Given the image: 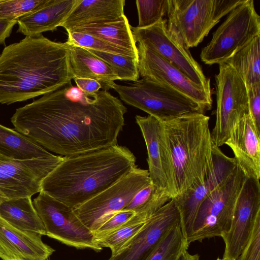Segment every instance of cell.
Here are the masks:
<instances>
[{
  "mask_svg": "<svg viewBox=\"0 0 260 260\" xmlns=\"http://www.w3.org/2000/svg\"><path fill=\"white\" fill-rule=\"evenodd\" d=\"M126 112L107 90L88 95L70 82L17 109L11 121L17 132L64 157L117 144Z\"/></svg>",
  "mask_w": 260,
  "mask_h": 260,
  "instance_id": "6da1fadb",
  "label": "cell"
},
{
  "mask_svg": "<svg viewBox=\"0 0 260 260\" xmlns=\"http://www.w3.org/2000/svg\"><path fill=\"white\" fill-rule=\"evenodd\" d=\"M71 47L42 34L6 46L0 54V104L43 95L71 82Z\"/></svg>",
  "mask_w": 260,
  "mask_h": 260,
  "instance_id": "7a4b0ae2",
  "label": "cell"
},
{
  "mask_svg": "<svg viewBox=\"0 0 260 260\" xmlns=\"http://www.w3.org/2000/svg\"><path fill=\"white\" fill-rule=\"evenodd\" d=\"M118 144L63 157L43 181L41 191L75 209L121 179L137 166Z\"/></svg>",
  "mask_w": 260,
  "mask_h": 260,
  "instance_id": "3957f363",
  "label": "cell"
},
{
  "mask_svg": "<svg viewBox=\"0 0 260 260\" xmlns=\"http://www.w3.org/2000/svg\"><path fill=\"white\" fill-rule=\"evenodd\" d=\"M209 119L193 112L159 121L162 167L172 199L202 180L212 166Z\"/></svg>",
  "mask_w": 260,
  "mask_h": 260,
  "instance_id": "277c9868",
  "label": "cell"
},
{
  "mask_svg": "<svg viewBox=\"0 0 260 260\" xmlns=\"http://www.w3.org/2000/svg\"><path fill=\"white\" fill-rule=\"evenodd\" d=\"M245 0H168V27L187 48L197 46L224 16Z\"/></svg>",
  "mask_w": 260,
  "mask_h": 260,
  "instance_id": "5b68a950",
  "label": "cell"
},
{
  "mask_svg": "<svg viewBox=\"0 0 260 260\" xmlns=\"http://www.w3.org/2000/svg\"><path fill=\"white\" fill-rule=\"evenodd\" d=\"M110 88L127 104L138 108L160 121H166L193 112L204 113L197 103L164 85L147 78L127 85L113 83Z\"/></svg>",
  "mask_w": 260,
  "mask_h": 260,
  "instance_id": "8992f818",
  "label": "cell"
},
{
  "mask_svg": "<svg viewBox=\"0 0 260 260\" xmlns=\"http://www.w3.org/2000/svg\"><path fill=\"white\" fill-rule=\"evenodd\" d=\"M247 177L237 163L231 175L201 204L187 241L221 237L230 229L235 204Z\"/></svg>",
  "mask_w": 260,
  "mask_h": 260,
  "instance_id": "52a82bcc",
  "label": "cell"
},
{
  "mask_svg": "<svg viewBox=\"0 0 260 260\" xmlns=\"http://www.w3.org/2000/svg\"><path fill=\"white\" fill-rule=\"evenodd\" d=\"M260 36V16L253 0H245L229 14L202 48L200 58L205 64L224 63L234 53Z\"/></svg>",
  "mask_w": 260,
  "mask_h": 260,
  "instance_id": "ba28073f",
  "label": "cell"
},
{
  "mask_svg": "<svg viewBox=\"0 0 260 260\" xmlns=\"http://www.w3.org/2000/svg\"><path fill=\"white\" fill-rule=\"evenodd\" d=\"M46 236L77 249H103L94 240L93 233L77 216L74 209L41 191L33 201Z\"/></svg>",
  "mask_w": 260,
  "mask_h": 260,
  "instance_id": "9c48e42d",
  "label": "cell"
},
{
  "mask_svg": "<svg viewBox=\"0 0 260 260\" xmlns=\"http://www.w3.org/2000/svg\"><path fill=\"white\" fill-rule=\"evenodd\" d=\"M151 181L148 171L136 166L118 181L74 210L93 234L114 213L125 209L134 196Z\"/></svg>",
  "mask_w": 260,
  "mask_h": 260,
  "instance_id": "30bf717a",
  "label": "cell"
},
{
  "mask_svg": "<svg viewBox=\"0 0 260 260\" xmlns=\"http://www.w3.org/2000/svg\"><path fill=\"white\" fill-rule=\"evenodd\" d=\"M131 30L136 43L163 57L194 83L212 94L210 79L204 75L189 49L169 29L167 19L163 18L146 28L131 26Z\"/></svg>",
  "mask_w": 260,
  "mask_h": 260,
  "instance_id": "8fae6325",
  "label": "cell"
},
{
  "mask_svg": "<svg viewBox=\"0 0 260 260\" xmlns=\"http://www.w3.org/2000/svg\"><path fill=\"white\" fill-rule=\"evenodd\" d=\"M216 121L211 132L213 144H225L239 121L249 111L246 86L237 72L224 62L219 64L215 75Z\"/></svg>",
  "mask_w": 260,
  "mask_h": 260,
  "instance_id": "7c38bea8",
  "label": "cell"
},
{
  "mask_svg": "<svg viewBox=\"0 0 260 260\" xmlns=\"http://www.w3.org/2000/svg\"><path fill=\"white\" fill-rule=\"evenodd\" d=\"M63 159V156L54 154L28 159L0 155V204L40 192L43 180Z\"/></svg>",
  "mask_w": 260,
  "mask_h": 260,
  "instance_id": "4fadbf2b",
  "label": "cell"
},
{
  "mask_svg": "<svg viewBox=\"0 0 260 260\" xmlns=\"http://www.w3.org/2000/svg\"><path fill=\"white\" fill-rule=\"evenodd\" d=\"M213 165L203 179L193 184L183 193L172 199L179 211L181 231L187 241L192 230L198 210L203 201L224 181L237 165L234 157L224 154L212 145Z\"/></svg>",
  "mask_w": 260,
  "mask_h": 260,
  "instance_id": "5bb4252c",
  "label": "cell"
},
{
  "mask_svg": "<svg viewBox=\"0 0 260 260\" xmlns=\"http://www.w3.org/2000/svg\"><path fill=\"white\" fill-rule=\"evenodd\" d=\"M138 71L145 78L167 86L199 104L205 111L212 106V94L191 81L175 66L155 52L138 44Z\"/></svg>",
  "mask_w": 260,
  "mask_h": 260,
  "instance_id": "9a60e30c",
  "label": "cell"
},
{
  "mask_svg": "<svg viewBox=\"0 0 260 260\" xmlns=\"http://www.w3.org/2000/svg\"><path fill=\"white\" fill-rule=\"evenodd\" d=\"M259 215V180L247 177L235 204L230 228L221 236L225 243L222 259H237L246 244Z\"/></svg>",
  "mask_w": 260,
  "mask_h": 260,
  "instance_id": "2e32d148",
  "label": "cell"
},
{
  "mask_svg": "<svg viewBox=\"0 0 260 260\" xmlns=\"http://www.w3.org/2000/svg\"><path fill=\"white\" fill-rule=\"evenodd\" d=\"M180 220L179 211L172 199L147 221L122 250L106 260H146L164 235Z\"/></svg>",
  "mask_w": 260,
  "mask_h": 260,
  "instance_id": "e0dca14e",
  "label": "cell"
},
{
  "mask_svg": "<svg viewBox=\"0 0 260 260\" xmlns=\"http://www.w3.org/2000/svg\"><path fill=\"white\" fill-rule=\"evenodd\" d=\"M238 164L248 178L260 179V130L250 111L233 128L225 142Z\"/></svg>",
  "mask_w": 260,
  "mask_h": 260,
  "instance_id": "ac0fdd59",
  "label": "cell"
},
{
  "mask_svg": "<svg viewBox=\"0 0 260 260\" xmlns=\"http://www.w3.org/2000/svg\"><path fill=\"white\" fill-rule=\"evenodd\" d=\"M42 235L18 229L0 217V258L2 260H47L55 250Z\"/></svg>",
  "mask_w": 260,
  "mask_h": 260,
  "instance_id": "d6986e66",
  "label": "cell"
},
{
  "mask_svg": "<svg viewBox=\"0 0 260 260\" xmlns=\"http://www.w3.org/2000/svg\"><path fill=\"white\" fill-rule=\"evenodd\" d=\"M78 0H44L32 11L17 20V32L36 36L60 26Z\"/></svg>",
  "mask_w": 260,
  "mask_h": 260,
  "instance_id": "ffe728a7",
  "label": "cell"
},
{
  "mask_svg": "<svg viewBox=\"0 0 260 260\" xmlns=\"http://www.w3.org/2000/svg\"><path fill=\"white\" fill-rule=\"evenodd\" d=\"M124 0H78L60 26L67 31L79 27L118 20L124 15Z\"/></svg>",
  "mask_w": 260,
  "mask_h": 260,
  "instance_id": "44dd1931",
  "label": "cell"
},
{
  "mask_svg": "<svg viewBox=\"0 0 260 260\" xmlns=\"http://www.w3.org/2000/svg\"><path fill=\"white\" fill-rule=\"evenodd\" d=\"M71 45L70 62L73 79H94L107 90L115 80H119L112 69L102 59L86 49Z\"/></svg>",
  "mask_w": 260,
  "mask_h": 260,
  "instance_id": "7402d4cb",
  "label": "cell"
},
{
  "mask_svg": "<svg viewBox=\"0 0 260 260\" xmlns=\"http://www.w3.org/2000/svg\"><path fill=\"white\" fill-rule=\"evenodd\" d=\"M135 119L147 148L148 171L150 178L158 187L168 191L167 179L162 167L159 147V121L150 115H136Z\"/></svg>",
  "mask_w": 260,
  "mask_h": 260,
  "instance_id": "603a6c76",
  "label": "cell"
},
{
  "mask_svg": "<svg viewBox=\"0 0 260 260\" xmlns=\"http://www.w3.org/2000/svg\"><path fill=\"white\" fill-rule=\"evenodd\" d=\"M0 217L18 229L46 235L45 228L31 197L3 201L0 204Z\"/></svg>",
  "mask_w": 260,
  "mask_h": 260,
  "instance_id": "cb8c5ba5",
  "label": "cell"
},
{
  "mask_svg": "<svg viewBox=\"0 0 260 260\" xmlns=\"http://www.w3.org/2000/svg\"><path fill=\"white\" fill-rule=\"evenodd\" d=\"M71 31L91 35L138 57L131 26L125 15L115 21L81 26Z\"/></svg>",
  "mask_w": 260,
  "mask_h": 260,
  "instance_id": "d4e9b609",
  "label": "cell"
},
{
  "mask_svg": "<svg viewBox=\"0 0 260 260\" xmlns=\"http://www.w3.org/2000/svg\"><path fill=\"white\" fill-rule=\"evenodd\" d=\"M172 198L168 192L151 181L133 197L125 210L133 211L135 215L124 224L144 222L149 220Z\"/></svg>",
  "mask_w": 260,
  "mask_h": 260,
  "instance_id": "484cf974",
  "label": "cell"
},
{
  "mask_svg": "<svg viewBox=\"0 0 260 260\" xmlns=\"http://www.w3.org/2000/svg\"><path fill=\"white\" fill-rule=\"evenodd\" d=\"M53 154L21 133L0 124V155L28 159Z\"/></svg>",
  "mask_w": 260,
  "mask_h": 260,
  "instance_id": "4316f807",
  "label": "cell"
},
{
  "mask_svg": "<svg viewBox=\"0 0 260 260\" xmlns=\"http://www.w3.org/2000/svg\"><path fill=\"white\" fill-rule=\"evenodd\" d=\"M225 63L240 76L246 86L260 83V36L234 53Z\"/></svg>",
  "mask_w": 260,
  "mask_h": 260,
  "instance_id": "83f0119b",
  "label": "cell"
},
{
  "mask_svg": "<svg viewBox=\"0 0 260 260\" xmlns=\"http://www.w3.org/2000/svg\"><path fill=\"white\" fill-rule=\"evenodd\" d=\"M189 245L179 223L164 235L146 260H179Z\"/></svg>",
  "mask_w": 260,
  "mask_h": 260,
  "instance_id": "f1b7e54d",
  "label": "cell"
},
{
  "mask_svg": "<svg viewBox=\"0 0 260 260\" xmlns=\"http://www.w3.org/2000/svg\"><path fill=\"white\" fill-rule=\"evenodd\" d=\"M88 50L109 64L119 80L134 82L138 80V60L136 58L93 50Z\"/></svg>",
  "mask_w": 260,
  "mask_h": 260,
  "instance_id": "f546056e",
  "label": "cell"
},
{
  "mask_svg": "<svg viewBox=\"0 0 260 260\" xmlns=\"http://www.w3.org/2000/svg\"><path fill=\"white\" fill-rule=\"evenodd\" d=\"M68 42L72 44L88 50L105 52L139 57L129 51L118 48L91 35L74 31H67Z\"/></svg>",
  "mask_w": 260,
  "mask_h": 260,
  "instance_id": "4dcf8cb0",
  "label": "cell"
},
{
  "mask_svg": "<svg viewBox=\"0 0 260 260\" xmlns=\"http://www.w3.org/2000/svg\"><path fill=\"white\" fill-rule=\"evenodd\" d=\"M146 222L124 225L96 242L102 248H110L111 256L115 255L143 229Z\"/></svg>",
  "mask_w": 260,
  "mask_h": 260,
  "instance_id": "1f68e13d",
  "label": "cell"
},
{
  "mask_svg": "<svg viewBox=\"0 0 260 260\" xmlns=\"http://www.w3.org/2000/svg\"><path fill=\"white\" fill-rule=\"evenodd\" d=\"M139 28L151 26L163 19L168 11V0H137Z\"/></svg>",
  "mask_w": 260,
  "mask_h": 260,
  "instance_id": "d6a6232c",
  "label": "cell"
},
{
  "mask_svg": "<svg viewBox=\"0 0 260 260\" xmlns=\"http://www.w3.org/2000/svg\"><path fill=\"white\" fill-rule=\"evenodd\" d=\"M44 0H0V19L17 20L32 11Z\"/></svg>",
  "mask_w": 260,
  "mask_h": 260,
  "instance_id": "836d02e7",
  "label": "cell"
},
{
  "mask_svg": "<svg viewBox=\"0 0 260 260\" xmlns=\"http://www.w3.org/2000/svg\"><path fill=\"white\" fill-rule=\"evenodd\" d=\"M134 215V211L125 209L114 213L93 233L95 242L123 226Z\"/></svg>",
  "mask_w": 260,
  "mask_h": 260,
  "instance_id": "e575fe53",
  "label": "cell"
},
{
  "mask_svg": "<svg viewBox=\"0 0 260 260\" xmlns=\"http://www.w3.org/2000/svg\"><path fill=\"white\" fill-rule=\"evenodd\" d=\"M236 260H260V215L257 217L250 237Z\"/></svg>",
  "mask_w": 260,
  "mask_h": 260,
  "instance_id": "d590c367",
  "label": "cell"
},
{
  "mask_svg": "<svg viewBox=\"0 0 260 260\" xmlns=\"http://www.w3.org/2000/svg\"><path fill=\"white\" fill-rule=\"evenodd\" d=\"M246 87L249 111L256 127L260 130V83Z\"/></svg>",
  "mask_w": 260,
  "mask_h": 260,
  "instance_id": "8d00e7d4",
  "label": "cell"
},
{
  "mask_svg": "<svg viewBox=\"0 0 260 260\" xmlns=\"http://www.w3.org/2000/svg\"><path fill=\"white\" fill-rule=\"evenodd\" d=\"M77 86L85 94L91 95L98 92L102 86L96 80L88 78L73 79Z\"/></svg>",
  "mask_w": 260,
  "mask_h": 260,
  "instance_id": "74e56055",
  "label": "cell"
},
{
  "mask_svg": "<svg viewBox=\"0 0 260 260\" xmlns=\"http://www.w3.org/2000/svg\"><path fill=\"white\" fill-rule=\"evenodd\" d=\"M16 24V20L0 19V45L5 44L6 39L10 37Z\"/></svg>",
  "mask_w": 260,
  "mask_h": 260,
  "instance_id": "f35d334b",
  "label": "cell"
},
{
  "mask_svg": "<svg viewBox=\"0 0 260 260\" xmlns=\"http://www.w3.org/2000/svg\"><path fill=\"white\" fill-rule=\"evenodd\" d=\"M179 260H200V256L198 254H191L187 250L181 255Z\"/></svg>",
  "mask_w": 260,
  "mask_h": 260,
  "instance_id": "ab89813d",
  "label": "cell"
},
{
  "mask_svg": "<svg viewBox=\"0 0 260 260\" xmlns=\"http://www.w3.org/2000/svg\"><path fill=\"white\" fill-rule=\"evenodd\" d=\"M216 260H224L222 258H220L219 257H218Z\"/></svg>",
  "mask_w": 260,
  "mask_h": 260,
  "instance_id": "60d3db41",
  "label": "cell"
}]
</instances>
